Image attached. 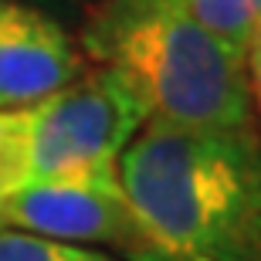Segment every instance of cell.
Listing matches in <instances>:
<instances>
[{"label": "cell", "instance_id": "cell-1", "mask_svg": "<svg viewBox=\"0 0 261 261\" xmlns=\"http://www.w3.org/2000/svg\"><path fill=\"white\" fill-rule=\"evenodd\" d=\"M136 261H261V129L146 119L119 156Z\"/></svg>", "mask_w": 261, "mask_h": 261}, {"label": "cell", "instance_id": "cell-2", "mask_svg": "<svg viewBox=\"0 0 261 261\" xmlns=\"http://www.w3.org/2000/svg\"><path fill=\"white\" fill-rule=\"evenodd\" d=\"M78 48L92 65L129 78L149 119L217 129L254 122L244 51L207 31L180 0H95Z\"/></svg>", "mask_w": 261, "mask_h": 261}, {"label": "cell", "instance_id": "cell-3", "mask_svg": "<svg viewBox=\"0 0 261 261\" xmlns=\"http://www.w3.org/2000/svg\"><path fill=\"white\" fill-rule=\"evenodd\" d=\"M143 95L116 68H82L28 109L4 112L7 194L41 180L119 176V156L146 126Z\"/></svg>", "mask_w": 261, "mask_h": 261}, {"label": "cell", "instance_id": "cell-4", "mask_svg": "<svg viewBox=\"0 0 261 261\" xmlns=\"http://www.w3.org/2000/svg\"><path fill=\"white\" fill-rule=\"evenodd\" d=\"M0 227L85 248H112L122 261H136L143 248L119 176L24 184L0 197Z\"/></svg>", "mask_w": 261, "mask_h": 261}, {"label": "cell", "instance_id": "cell-5", "mask_svg": "<svg viewBox=\"0 0 261 261\" xmlns=\"http://www.w3.org/2000/svg\"><path fill=\"white\" fill-rule=\"evenodd\" d=\"M82 68L85 55L55 17L14 0L0 4V112L48 98Z\"/></svg>", "mask_w": 261, "mask_h": 261}, {"label": "cell", "instance_id": "cell-6", "mask_svg": "<svg viewBox=\"0 0 261 261\" xmlns=\"http://www.w3.org/2000/svg\"><path fill=\"white\" fill-rule=\"evenodd\" d=\"M207 31L231 41L234 48H248L261 28V0H180Z\"/></svg>", "mask_w": 261, "mask_h": 261}, {"label": "cell", "instance_id": "cell-7", "mask_svg": "<svg viewBox=\"0 0 261 261\" xmlns=\"http://www.w3.org/2000/svg\"><path fill=\"white\" fill-rule=\"evenodd\" d=\"M0 261H122L109 251L85 248V244L51 241L41 234L0 227Z\"/></svg>", "mask_w": 261, "mask_h": 261}, {"label": "cell", "instance_id": "cell-8", "mask_svg": "<svg viewBox=\"0 0 261 261\" xmlns=\"http://www.w3.org/2000/svg\"><path fill=\"white\" fill-rule=\"evenodd\" d=\"M244 75H248V98H251V112L261 122V28L244 48Z\"/></svg>", "mask_w": 261, "mask_h": 261}, {"label": "cell", "instance_id": "cell-9", "mask_svg": "<svg viewBox=\"0 0 261 261\" xmlns=\"http://www.w3.org/2000/svg\"><path fill=\"white\" fill-rule=\"evenodd\" d=\"M7 194V166H4V112H0V197Z\"/></svg>", "mask_w": 261, "mask_h": 261}, {"label": "cell", "instance_id": "cell-10", "mask_svg": "<svg viewBox=\"0 0 261 261\" xmlns=\"http://www.w3.org/2000/svg\"><path fill=\"white\" fill-rule=\"evenodd\" d=\"M0 4H4V0H0Z\"/></svg>", "mask_w": 261, "mask_h": 261}]
</instances>
